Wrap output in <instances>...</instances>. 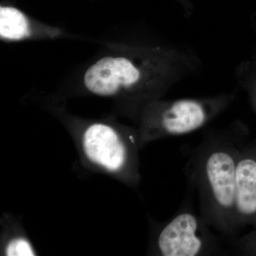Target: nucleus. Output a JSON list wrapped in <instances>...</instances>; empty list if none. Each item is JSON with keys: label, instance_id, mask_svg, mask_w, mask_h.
Here are the masks:
<instances>
[{"label": "nucleus", "instance_id": "3", "mask_svg": "<svg viewBox=\"0 0 256 256\" xmlns=\"http://www.w3.org/2000/svg\"><path fill=\"white\" fill-rule=\"evenodd\" d=\"M234 94L210 97L152 101L138 118L140 146L156 140L190 134L204 127L228 109Z\"/></svg>", "mask_w": 256, "mask_h": 256}, {"label": "nucleus", "instance_id": "6", "mask_svg": "<svg viewBox=\"0 0 256 256\" xmlns=\"http://www.w3.org/2000/svg\"><path fill=\"white\" fill-rule=\"evenodd\" d=\"M234 224L237 232L256 226V140L244 143L239 153L236 173Z\"/></svg>", "mask_w": 256, "mask_h": 256}, {"label": "nucleus", "instance_id": "8", "mask_svg": "<svg viewBox=\"0 0 256 256\" xmlns=\"http://www.w3.org/2000/svg\"><path fill=\"white\" fill-rule=\"evenodd\" d=\"M235 77L240 86L246 92L256 114V60L250 58L239 64L235 70Z\"/></svg>", "mask_w": 256, "mask_h": 256}, {"label": "nucleus", "instance_id": "7", "mask_svg": "<svg viewBox=\"0 0 256 256\" xmlns=\"http://www.w3.org/2000/svg\"><path fill=\"white\" fill-rule=\"evenodd\" d=\"M66 34L57 26L40 22L16 6H0V38L2 41L16 42L28 40H56Z\"/></svg>", "mask_w": 256, "mask_h": 256}, {"label": "nucleus", "instance_id": "9", "mask_svg": "<svg viewBox=\"0 0 256 256\" xmlns=\"http://www.w3.org/2000/svg\"><path fill=\"white\" fill-rule=\"evenodd\" d=\"M4 255L8 256H34L36 250L28 238L22 236L10 239L5 246Z\"/></svg>", "mask_w": 256, "mask_h": 256}, {"label": "nucleus", "instance_id": "10", "mask_svg": "<svg viewBox=\"0 0 256 256\" xmlns=\"http://www.w3.org/2000/svg\"><path fill=\"white\" fill-rule=\"evenodd\" d=\"M232 244L236 254L256 256V226L249 233L234 239Z\"/></svg>", "mask_w": 256, "mask_h": 256}, {"label": "nucleus", "instance_id": "2", "mask_svg": "<svg viewBox=\"0 0 256 256\" xmlns=\"http://www.w3.org/2000/svg\"><path fill=\"white\" fill-rule=\"evenodd\" d=\"M249 138L248 128L238 120L210 131L192 152L186 165L188 183L198 193L200 214L230 242L238 237L234 224L237 162Z\"/></svg>", "mask_w": 256, "mask_h": 256}, {"label": "nucleus", "instance_id": "1", "mask_svg": "<svg viewBox=\"0 0 256 256\" xmlns=\"http://www.w3.org/2000/svg\"><path fill=\"white\" fill-rule=\"evenodd\" d=\"M110 48L86 69L82 86L92 95L119 101L137 122L148 104L162 98L202 66L196 55L178 47L112 44Z\"/></svg>", "mask_w": 256, "mask_h": 256}, {"label": "nucleus", "instance_id": "5", "mask_svg": "<svg viewBox=\"0 0 256 256\" xmlns=\"http://www.w3.org/2000/svg\"><path fill=\"white\" fill-rule=\"evenodd\" d=\"M186 201L170 220L160 224L153 240L152 252L162 256H212L220 254L222 245L212 227L192 208L194 191L188 183Z\"/></svg>", "mask_w": 256, "mask_h": 256}, {"label": "nucleus", "instance_id": "4", "mask_svg": "<svg viewBox=\"0 0 256 256\" xmlns=\"http://www.w3.org/2000/svg\"><path fill=\"white\" fill-rule=\"evenodd\" d=\"M80 127L82 152L90 162L130 184H138V130L106 121H88Z\"/></svg>", "mask_w": 256, "mask_h": 256}]
</instances>
